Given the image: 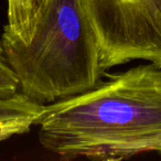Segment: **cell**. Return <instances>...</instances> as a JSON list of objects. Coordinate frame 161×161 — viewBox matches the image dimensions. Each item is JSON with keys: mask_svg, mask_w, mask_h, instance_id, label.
I'll list each match as a JSON object with an SVG mask.
<instances>
[{"mask_svg": "<svg viewBox=\"0 0 161 161\" xmlns=\"http://www.w3.org/2000/svg\"><path fill=\"white\" fill-rule=\"evenodd\" d=\"M106 76L88 92L45 105L36 124L41 146L64 160L161 156V67L139 64Z\"/></svg>", "mask_w": 161, "mask_h": 161, "instance_id": "6da1fadb", "label": "cell"}, {"mask_svg": "<svg viewBox=\"0 0 161 161\" xmlns=\"http://www.w3.org/2000/svg\"><path fill=\"white\" fill-rule=\"evenodd\" d=\"M0 40L19 91L40 104L88 92L107 74L86 0H47L28 40L5 27Z\"/></svg>", "mask_w": 161, "mask_h": 161, "instance_id": "7a4b0ae2", "label": "cell"}, {"mask_svg": "<svg viewBox=\"0 0 161 161\" xmlns=\"http://www.w3.org/2000/svg\"><path fill=\"white\" fill-rule=\"evenodd\" d=\"M104 71L132 61L161 67V0H86Z\"/></svg>", "mask_w": 161, "mask_h": 161, "instance_id": "3957f363", "label": "cell"}, {"mask_svg": "<svg viewBox=\"0 0 161 161\" xmlns=\"http://www.w3.org/2000/svg\"><path fill=\"white\" fill-rule=\"evenodd\" d=\"M44 109V104L32 101L20 91L10 97H0V142L29 132Z\"/></svg>", "mask_w": 161, "mask_h": 161, "instance_id": "277c9868", "label": "cell"}, {"mask_svg": "<svg viewBox=\"0 0 161 161\" xmlns=\"http://www.w3.org/2000/svg\"><path fill=\"white\" fill-rule=\"evenodd\" d=\"M8 22L5 25L21 40H28L34 20L47 0H6Z\"/></svg>", "mask_w": 161, "mask_h": 161, "instance_id": "5b68a950", "label": "cell"}, {"mask_svg": "<svg viewBox=\"0 0 161 161\" xmlns=\"http://www.w3.org/2000/svg\"><path fill=\"white\" fill-rule=\"evenodd\" d=\"M18 92V78L8 62L0 40V97H10Z\"/></svg>", "mask_w": 161, "mask_h": 161, "instance_id": "8992f818", "label": "cell"}]
</instances>
